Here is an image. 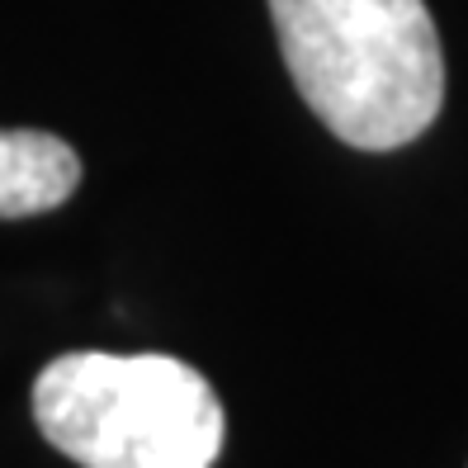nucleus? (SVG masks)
Wrapping results in <instances>:
<instances>
[{
	"label": "nucleus",
	"mask_w": 468,
	"mask_h": 468,
	"mask_svg": "<svg viewBox=\"0 0 468 468\" xmlns=\"http://www.w3.org/2000/svg\"><path fill=\"white\" fill-rule=\"evenodd\" d=\"M34 421L80 468H213L228 435L213 383L171 355H58L34 378Z\"/></svg>",
	"instance_id": "2"
},
{
	"label": "nucleus",
	"mask_w": 468,
	"mask_h": 468,
	"mask_svg": "<svg viewBox=\"0 0 468 468\" xmlns=\"http://www.w3.org/2000/svg\"><path fill=\"white\" fill-rule=\"evenodd\" d=\"M303 104L346 147L398 152L445 104V52L426 0H270Z\"/></svg>",
	"instance_id": "1"
},
{
	"label": "nucleus",
	"mask_w": 468,
	"mask_h": 468,
	"mask_svg": "<svg viewBox=\"0 0 468 468\" xmlns=\"http://www.w3.org/2000/svg\"><path fill=\"white\" fill-rule=\"evenodd\" d=\"M80 156L38 128H0V218H34L76 195Z\"/></svg>",
	"instance_id": "3"
}]
</instances>
